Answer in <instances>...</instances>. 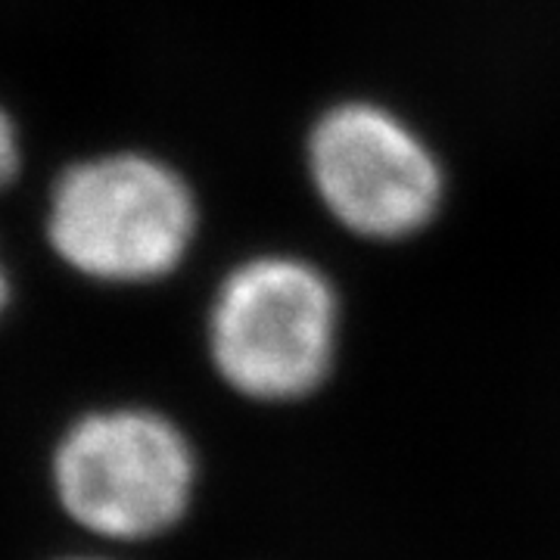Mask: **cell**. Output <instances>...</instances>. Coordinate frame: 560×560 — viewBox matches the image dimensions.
Returning a JSON list of instances; mask_svg holds the SVG:
<instances>
[{
    "instance_id": "3",
    "label": "cell",
    "mask_w": 560,
    "mask_h": 560,
    "mask_svg": "<svg viewBox=\"0 0 560 560\" xmlns=\"http://www.w3.org/2000/svg\"><path fill=\"white\" fill-rule=\"evenodd\" d=\"M340 305L318 268L261 256L231 271L209 312V359L237 396L300 401L337 359Z\"/></svg>"
},
{
    "instance_id": "7",
    "label": "cell",
    "mask_w": 560,
    "mask_h": 560,
    "mask_svg": "<svg viewBox=\"0 0 560 560\" xmlns=\"http://www.w3.org/2000/svg\"><path fill=\"white\" fill-rule=\"evenodd\" d=\"M62 560H109V558H62Z\"/></svg>"
},
{
    "instance_id": "6",
    "label": "cell",
    "mask_w": 560,
    "mask_h": 560,
    "mask_svg": "<svg viewBox=\"0 0 560 560\" xmlns=\"http://www.w3.org/2000/svg\"><path fill=\"white\" fill-rule=\"evenodd\" d=\"M7 300H10V283H7V271H3V265H0V312H3Z\"/></svg>"
},
{
    "instance_id": "5",
    "label": "cell",
    "mask_w": 560,
    "mask_h": 560,
    "mask_svg": "<svg viewBox=\"0 0 560 560\" xmlns=\"http://www.w3.org/2000/svg\"><path fill=\"white\" fill-rule=\"evenodd\" d=\"M20 131L7 116V109L0 106V190L20 172Z\"/></svg>"
},
{
    "instance_id": "1",
    "label": "cell",
    "mask_w": 560,
    "mask_h": 560,
    "mask_svg": "<svg viewBox=\"0 0 560 560\" xmlns=\"http://www.w3.org/2000/svg\"><path fill=\"white\" fill-rule=\"evenodd\" d=\"M50 480L69 521L131 545L160 539L187 517L200 458L178 423L153 408H97L62 433Z\"/></svg>"
},
{
    "instance_id": "4",
    "label": "cell",
    "mask_w": 560,
    "mask_h": 560,
    "mask_svg": "<svg viewBox=\"0 0 560 560\" xmlns=\"http://www.w3.org/2000/svg\"><path fill=\"white\" fill-rule=\"evenodd\" d=\"M308 172L327 209L349 231L377 241L420 231L442 200L436 156L374 103H342L320 116L308 138Z\"/></svg>"
},
{
    "instance_id": "2",
    "label": "cell",
    "mask_w": 560,
    "mask_h": 560,
    "mask_svg": "<svg viewBox=\"0 0 560 560\" xmlns=\"http://www.w3.org/2000/svg\"><path fill=\"white\" fill-rule=\"evenodd\" d=\"M197 234L187 180L143 153H106L60 175L47 241L72 271L103 283H147L175 271Z\"/></svg>"
}]
</instances>
